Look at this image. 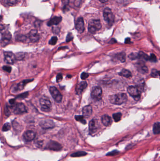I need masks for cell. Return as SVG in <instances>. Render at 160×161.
<instances>
[{
	"label": "cell",
	"mask_w": 160,
	"mask_h": 161,
	"mask_svg": "<svg viewBox=\"0 0 160 161\" xmlns=\"http://www.w3.org/2000/svg\"><path fill=\"white\" fill-rule=\"evenodd\" d=\"M62 79V74H59L57 75V82H61Z\"/></svg>",
	"instance_id": "ee69618b"
},
{
	"label": "cell",
	"mask_w": 160,
	"mask_h": 161,
	"mask_svg": "<svg viewBox=\"0 0 160 161\" xmlns=\"http://www.w3.org/2000/svg\"><path fill=\"white\" fill-rule=\"evenodd\" d=\"M144 1H150V0H144Z\"/></svg>",
	"instance_id": "f5cc1de1"
},
{
	"label": "cell",
	"mask_w": 160,
	"mask_h": 161,
	"mask_svg": "<svg viewBox=\"0 0 160 161\" xmlns=\"http://www.w3.org/2000/svg\"><path fill=\"white\" fill-rule=\"evenodd\" d=\"M10 104H14L15 103V99H10Z\"/></svg>",
	"instance_id": "c3c4849f"
},
{
	"label": "cell",
	"mask_w": 160,
	"mask_h": 161,
	"mask_svg": "<svg viewBox=\"0 0 160 161\" xmlns=\"http://www.w3.org/2000/svg\"><path fill=\"white\" fill-rule=\"evenodd\" d=\"M3 69L5 71L8 72V73H10L11 71V67H10V66H3Z\"/></svg>",
	"instance_id": "60d3db41"
},
{
	"label": "cell",
	"mask_w": 160,
	"mask_h": 161,
	"mask_svg": "<svg viewBox=\"0 0 160 161\" xmlns=\"http://www.w3.org/2000/svg\"><path fill=\"white\" fill-rule=\"evenodd\" d=\"M75 118L77 121H80L83 124H86V121L84 119L83 115H76Z\"/></svg>",
	"instance_id": "4316f807"
},
{
	"label": "cell",
	"mask_w": 160,
	"mask_h": 161,
	"mask_svg": "<svg viewBox=\"0 0 160 161\" xmlns=\"http://www.w3.org/2000/svg\"><path fill=\"white\" fill-rule=\"evenodd\" d=\"M15 58L16 60H20L24 59L25 57V54L24 52H19V53H17L15 55Z\"/></svg>",
	"instance_id": "484cf974"
},
{
	"label": "cell",
	"mask_w": 160,
	"mask_h": 161,
	"mask_svg": "<svg viewBox=\"0 0 160 161\" xmlns=\"http://www.w3.org/2000/svg\"><path fill=\"white\" fill-rule=\"evenodd\" d=\"M33 79H28L25 80H24L23 81H22L21 82H20L19 83L17 84V85L14 88V91L15 92H18V91H20L21 90H22L25 87V84L29 82H32Z\"/></svg>",
	"instance_id": "2e32d148"
},
{
	"label": "cell",
	"mask_w": 160,
	"mask_h": 161,
	"mask_svg": "<svg viewBox=\"0 0 160 161\" xmlns=\"http://www.w3.org/2000/svg\"><path fill=\"white\" fill-rule=\"evenodd\" d=\"M104 20L109 26H112L115 20V16L112 12L110 9L106 8L103 10V13Z\"/></svg>",
	"instance_id": "7a4b0ae2"
},
{
	"label": "cell",
	"mask_w": 160,
	"mask_h": 161,
	"mask_svg": "<svg viewBox=\"0 0 160 161\" xmlns=\"http://www.w3.org/2000/svg\"><path fill=\"white\" fill-rule=\"evenodd\" d=\"M153 132L155 134H159L160 132V124L159 122L155 123L153 126Z\"/></svg>",
	"instance_id": "7402d4cb"
},
{
	"label": "cell",
	"mask_w": 160,
	"mask_h": 161,
	"mask_svg": "<svg viewBox=\"0 0 160 161\" xmlns=\"http://www.w3.org/2000/svg\"><path fill=\"white\" fill-rule=\"evenodd\" d=\"M17 0H7V4L9 6H14L17 4Z\"/></svg>",
	"instance_id": "8d00e7d4"
},
{
	"label": "cell",
	"mask_w": 160,
	"mask_h": 161,
	"mask_svg": "<svg viewBox=\"0 0 160 161\" xmlns=\"http://www.w3.org/2000/svg\"><path fill=\"white\" fill-rule=\"evenodd\" d=\"M75 0H69V3H74Z\"/></svg>",
	"instance_id": "816d5d0a"
},
{
	"label": "cell",
	"mask_w": 160,
	"mask_h": 161,
	"mask_svg": "<svg viewBox=\"0 0 160 161\" xmlns=\"http://www.w3.org/2000/svg\"><path fill=\"white\" fill-rule=\"evenodd\" d=\"M87 86V83L86 81H83L79 83L76 87V92L78 94L81 93Z\"/></svg>",
	"instance_id": "ac0fdd59"
},
{
	"label": "cell",
	"mask_w": 160,
	"mask_h": 161,
	"mask_svg": "<svg viewBox=\"0 0 160 161\" xmlns=\"http://www.w3.org/2000/svg\"><path fill=\"white\" fill-rule=\"evenodd\" d=\"M119 74L121 76L126 77V78H129L131 76V74L130 71L128 70L123 69L121 71V72L119 73Z\"/></svg>",
	"instance_id": "44dd1931"
},
{
	"label": "cell",
	"mask_w": 160,
	"mask_h": 161,
	"mask_svg": "<svg viewBox=\"0 0 160 161\" xmlns=\"http://www.w3.org/2000/svg\"><path fill=\"white\" fill-rule=\"evenodd\" d=\"M151 75L153 77H157L159 76V71L155 69L152 70Z\"/></svg>",
	"instance_id": "1f68e13d"
},
{
	"label": "cell",
	"mask_w": 160,
	"mask_h": 161,
	"mask_svg": "<svg viewBox=\"0 0 160 161\" xmlns=\"http://www.w3.org/2000/svg\"><path fill=\"white\" fill-rule=\"evenodd\" d=\"M119 153V151L115 150H114V151H112V152H110L108 153H107L106 156H115L116 154H117Z\"/></svg>",
	"instance_id": "f35d334b"
},
{
	"label": "cell",
	"mask_w": 160,
	"mask_h": 161,
	"mask_svg": "<svg viewBox=\"0 0 160 161\" xmlns=\"http://www.w3.org/2000/svg\"><path fill=\"white\" fill-rule=\"evenodd\" d=\"M87 153L84 151H79L76 152V153H74L72 154L71 156L76 157H81V156H86Z\"/></svg>",
	"instance_id": "d4e9b609"
},
{
	"label": "cell",
	"mask_w": 160,
	"mask_h": 161,
	"mask_svg": "<svg viewBox=\"0 0 160 161\" xmlns=\"http://www.w3.org/2000/svg\"><path fill=\"white\" fill-rule=\"evenodd\" d=\"M102 91L101 87L96 86L93 88L91 92V97L95 100H100L101 98Z\"/></svg>",
	"instance_id": "52a82bcc"
},
{
	"label": "cell",
	"mask_w": 160,
	"mask_h": 161,
	"mask_svg": "<svg viewBox=\"0 0 160 161\" xmlns=\"http://www.w3.org/2000/svg\"><path fill=\"white\" fill-rule=\"evenodd\" d=\"M39 103L43 111L48 112L51 109V102L47 97H42L39 100Z\"/></svg>",
	"instance_id": "277c9868"
},
{
	"label": "cell",
	"mask_w": 160,
	"mask_h": 161,
	"mask_svg": "<svg viewBox=\"0 0 160 161\" xmlns=\"http://www.w3.org/2000/svg\"><path fill=\"white\" fill-rule=\"evenodd\" d=\"M27 109L25 105L23 103H17L14 108V113L16 114H22L26 113Z\"/></svg>",
	"instance_id": "ba28073f"
},
{
	"label": "cell",
	"mask_w": 160,
	"mask_h": 161,
	"mask_svg": "<svg viewBox=\"0 0 160 161\" xmlns=\"http://www.w3.org/2000/svg\"><path fill=\"white\" fill-rule=\"evenodd\" d=\"M131 42V39L130 38H126V40H125V43L126 44H128V43H130Z\"/></svg>",
	"instance_id": "bcb514c9"
},
{
	"label": "cell",
	"mask_w": 160,
	"mask_h": 161,
	"mask_svg": "<svg viewBox=\"0 0 160 161\" xmlns=\"http://www.w3.org/2000/svg\"><path fill=\"white\" fill-rule=\"evenodd\" d=\"M89 77V74L86 73H85L83 72L81 75V78L82 80H86L87 79L88 77Z\"/></svg>",
	"instance_id": "b9f144b4"
},
{
	"label": "cell",
	"mask_w": 160,
	"mask_h": 161,
	"mask_svg": "<svg viewBox=\"0 0 160 161\" xmlns=\"http://www.w3.org/2000/svg\"><path fill=\"white\" fill-rule=\"evenodd\" d=\"M62 18L61 17H52V18L49 20L47 23L48 26L50 27L53 25H57L59 24L62 21Z\"/></svg>",
	"instance_id": "9a60e30c"
},
{
	"label": "cell",
	"mask_w": 160,
	"mask_h": 161,
	"mask_svg": "<svg viewBox=\"0 0 160 161\" xmlns=\"http://www.w3.org/2000/svg\"><path fill=\"white\" fill-rule=\"evenodd\" d=\"M139 55V58H141L142 59L145 60H148L149 56L147 55L144 53L143 52H140L138 53Z\"/></svg>",
	"instance_id": "4dcf8cb0"
},
{
	"label": "cell",
	"mask_w": 160,
	"mask_h": 161,
	"mask_svg": "<svg viewBox=\"0 0 160 161\" xmlns=\"http://www.w3.org/2000/svg\"><path fill=\"white\" fill-rule=\"evenodd\" d=\"M116 39H112L110 41V42H109V43H116Z\"/></svg>",
	"instance_id": "7dc6e473"
},
{
	"label": "cell",
	"mask_w": 160,
	"mask_h": 161,
	"mask_svg": "<svg viewBox=\"0 0 160 161\" xmlns=\"http://www.w3.org/2000/svg\"><path fill=\"white\" fill-rule=\"evenodd\" d=\"M28 93L27 92H25L24 93H22V94L18 95L17 98L19 99H25V98H26L28 96Z\"/></svg>",
	"instance_id": "74e56055"
},
{
	"label": "cell",
	"mask_w": 160,
	"mask_h": 161,
	"mask_svg": "<svg viewBox=\"0 0 160 161\" xmlns=\"http://www.w3.org/2000/svg\"><path fill=\"white\" fill-rule=\"evenodd\" d=\"M16 39L17 41L24 42L26 40H27V37L24 35H19L17 36Z\"/></svg>",
	"instance_id": "83f0119b"
},
{
	"label": "cell",
	"mask_w": 160,
	"mask_h": 161,
	"mask_svg": "<svg viewBox=\"0 0 160 161\" xmlns=\"http://www.w3.org/2000/svg\"><path fill=\"white\" fill-rule=\"evenodd\" d=\"M62 2L64 7H65L69 4V0H62Z\"/></svg>",
	"instance_id": "7bdbcfd3"
},
{
	"label": "cell",
	"mask_w": 160,
	"mask_h": 161,
	"mask_svg": "<svg viewBox=\"0 0 160 161\" xmlns=\"http://www.w3.org/2000/svg\"><path fill=\"white\" fill-rule=\"evenodd\" d=\"M36 136V134L34 132L32 131H27L24 132L23 134V138L26 141H32L33 140Z\"/></svg>",
	"instance_id": "4fadbf2b"
},
{
	"label": "cell",
	"mask_w": 160,
	"mask_h": 161,
	"mask_svg": "<svg viewBox=\"0 0 160 161\" xmlns=\"http://www.w3.org/2000/svg\"><path fill=\"white\" fill-rule=\"evenodd\" d=\"M57 38L56 36H53L51 38V39L49 41V44L54 45L57 43Z\"/></svg>",
	"instance_id": "836d02e7"
},
{
	"label": "cell",
	"mask_w": 160,
	"mask_h": 161,
	"mask_svg": "<svg viewBox=\"0 0 160 161\" xmlns=\"http://www.w3.org/2000/svg\"><path fill=\"white\" fill-rule=\"evenodd\" d=\"M148 60L151 62H155L157 61V57L154 54H151L150 56L149 57Z\"/></svg>",
	"instance_id": "e575fe53"
},
{
	"label": "cell",
	"mask_w": 160,
	"mask_h": 161,
	"mask_svg": "<svg viewBox=\"0 0 160 161\" xmlns=\"http://www.w3.org/2000/svg\"><path fill=\"white\" fill-rule=\"evenodd\" d=\"M49 91L50 94L54 100L57 103H60L62 101V96L59 91L57 89V88L54 86L50 87Z\"/></svg>",
	"instance_id": "5b68a950"
},
{
	"label": "cell",
	"mask_w": 160,
	"mask_h": 161,
	"mask_svg": "<svg viewBox=\"0 0 160 161\" xmlns=\"http://www.w3.org/2000/svg\"><path fill=\"white\" fill-rule=\"evenodd\" d=\"M92 108L90 106H86L84 107L82 110V113L84 117H90L92 114Z\"/></svg>",
	"instance_id": "d6986e66"
},
{
	"label": "cell",
	"mask_w": 160,
	"mask_h": 161,
	"mask_svg": "<svg viewBox=\"0 0 160 161\" xmlns=\"http://www.w3.org/2000/svg\"><path fill=\"white\" fill-rule=\"evenodd\" d=\"M10 125L9 123H6L3 126L2 130L3 131H8L10 129Z\"/></svg>",
	"instance_id": "d590c367"
},
{
	"label": "cell",
	"mask_w": 160,
	"mask_h": 161,
	"mask_svg": "<svg viewBox=\"0 0 160 161\" xmlns=\"http://www.w3.org/2000/svg\"><path fill=\"white\" fill-rule=\"evenodd\" d=\"M128 93L130 95L133 99H135L136 100H138L141 98V94L137 87L130 86L128 87L127 89Z\"/></svg>",
	"instance_id": "8992f818"
},
{
	"label": "cell",
	"mask_w": 160,
	"mask_h": 161,
	"mask_svg": "<svg viewBox=\"0 0 160 161\" xmlns=\"http://www.w3.org/2000/svg\"><path fill=\"white\" fill-rule=\"evenodd\" d=\"M75 27L79 33L81 34L83 33L85 30V24L83 17H79L78 18L75 24Z\"/></svg>",
	"instance_id": "30bf717a"
},
{
	"label": "cell",
	"mask_w": 160,
	"mask_h": 161,
	"mask_svg": "<svg viewBox=\"0 0 160 161\" xmlns=\"http://www.w3.org/2000/svg\"><path fill=\"white\" fill-rule=\"evenodd\" d=\"M101 28V23L99 20H91L89 21L88 29L90 33L95 34L100 30Z\"/></svg>",
	"instance_id": "3957f363"
},
{
	"label": "cell",
	"mask_w": 160,
	"mask_h": 161,
	"mask_svg": "<svg viewBox=\"0 0 160 161\" xmlns=\"http://www.w3.org/2000/svg\"><path fill=\"white\" fill-rule=\"evenodd\" d=\"M5 113L6 115H7L10 114V111H9V110L8 109L7 107H5Z\"/></svg>",
	"instance_id": "f6af8a7d"
},
{
	"label": "cell",
	"mask_w": 160,
	"mask_h": 161,
	"mask_svg": "<svg viewBox=\"0 0 160 161\" xmlns=\"http://www.w3.org/2000/svg\"><path fill=\"white\" fill-rule=\"evenodd\" d=\"M4 60L9 64H13L16 61L15 55L11 52H4Z\"/></svg>",
	"instance_id": "8fae6325"
},
{
	"label": "cell",
	"mask_w": 160,
	"mask_h": 161,
	"mask_svg": "<svg viewBox=\"0 0 160 161\" xmlns=\"http://www.w3.org/2000/svg\"><path fill=\"white\" fill-rule=\"evenodd\" d=\"M47 148L50 150L58 151L62 149V145L58 142L54 141H51L48 142L47 146Z\"/></svg>",
	"instance_id": "7c38bea8"
},
{
	"label": "cell",
	"mask_w": 160,
	"mask_h": 161,
	"mask_svg": "<svg viewBox=\"0 0 160 161\" xmlns=\"http://www.w3.org/2000/svg\"><path fill=\"white\" fill-rule=\"evenodd\" d=\"M73 35H72V33H69V34H68L67 36V42H69L71 41L73 39Z\"/></svg>",
	"instance_id": "ab89813d"
},
{
	"label": "cell",
	"mask_w": 160,
	"mask_h": 161,
	"mask_svg": "<svg viewBox=\"0 0 160 161\" xmlns=\"http://www.w3.org/2000/svg\"><path fill=\"white\" fill-rule=\"evenodd\" d=\"M122 117V114L120 113H117L113 114V118L114 121L116 122L120 121Z\"/></svg>",
	"instance_id": "f1b7e54d"
},
{
	"label": "cell",
	"mask_w": 160,
	"mask_h": 161,
	"mask_svg": "<svg viewBox=\"0 0 160 161\" xmlns=\"http://www.w3.org/2000/svg\"><path fill=\"white\" fill-rule=\"evenodd\" d=\"M39 124L44 129H52L55 126L54 121L51 120H43L40 121Z\"/></svg>",
	"instance_id": "9c48e42d"
},
{
	"label": "cell",
	"mask_w": 160,
	"mask_h": 161,
	"mask_svg": "<svg viewBox=\"0 0 160 161\" xmlns=\"http://www.w3.org/2000/svg\"><path fill=\"white\" fill-rule=\"evenodd\" d=\"M11 35L9 31L5 32L3 33L2 37V39L3 41H10L11 39Z\"/></svg>",
	"instance_id": "cb8c5ba5"
},
{
	"label": "cell",
	"mask_w": 160,
	"mask_h": 161,
	"mask_svg": "<svg viewBox=\"0 0 160 161\" xmlns=\"http://www.w3.org/2000/svg\"><path fill=\"white\" fill-rule=\"evenodd\" d=\"M101 121L105 126H109L112 124V119L109 116L105 114L101 117Z\"/></svg>",
	"instance_id": "e0dca14e"
},
{
	"label": "cell",
	"mask_w": 160,
	"mask_h": 161,
	"mask_svg": "<svg viewBox=\"0 0 160 161\" xmlns=\"http://www.w3.org/2000/svg\"><path fill=\"white\" fill-rule=\"evenodd\" d=\"M4 28V26L3 25H0V30H2Z\"/></svg>",
	"instance_id": "f907efd6"
},
{
	"label": "cell",
	"mask_w": 160,
	"mask_h": 161,
	"mask_svg": "<svg viewBox=\"0 0 160 161\" xmlns=\"http://www.w3.org/2000/svg\"><path fill=\"white\" fill-rule=\"evenodd\" d=\"M89 130L90 133H94L97 130V125H96V121H94V120H92L90 121L89 124Z\"/></svg>",
	"instance_id": "ffe728a7"
},
{
	"label": "cell",
	"mask_w": 160,
	"mask_h": 161,
	"mask_svg": "<svg viewBox=\"0 0 160 161\" xmlns=\"http://www.w3.org/2000/svg\"><path fill=\"white\" fill-rule=\"evenodd\" d=\"M109 99L112 104L120 105L126 103L127 100V96L125 93H120L111 95L109 97Z\"/></svg>",
	"instance_id": "6da1fadb"
},
{
	"label": "cell",
	"mask_w": 160,
	"mask_h": 161,
	"mask_svg": "<svg viewBox=\"0 0 160 161\" xmlns=\"http://www.w3.org/2000/svg\"><path fill=\"white\" fill-rule=\"evenodd\" d=\"M129 58L131 60H135L139 58V55L138 53H132L129 55Z\"/></svg>",
	"instance_id": "f546056e"
},
{
	"label": "cell",
	"mask_w": 160,
	"mask_h": 161,
	"mask_svg": "<svg viewBox=\"0 0 160 161\" xmlns=\"http://www.w3.org/2000/svg\"><path fill=\"white\" fill-rule=\"evenodd\" d=\"M116 58L121 62H124L126 61V54L123 52L118 53L116 55Z\"/></svg>",
	"instance_id": "603a6c76"
},
{
	"label": "cell",
	"mask_w": 160,
	"mask_h": 161,
	"mask_svg": "<svg viewBox=\"0 0 160 161\" xmlns=\"http://www.w3.org/2000/svg\"><path fill=\"white\" fill-rule=\"evenodd\" d=\"M29 38L32 42H38L39 39V35L36 30H31L29 34Z\"/></svg>",
	"instance_id": "5bb4252c"
},
{
	"label": "cell",
	"mask_w": 160,
	"mask_h": 161,
	"mask_svg": "<svg viewBox=\"0 0 160 161\" xmlns=\"http://www.w3.org/2000/svg\"><path fill=\"white\" fill-rule=\"evenodd\" d=\"M138 70H139L140 72H141L142 74H147V73H148V67H147L145 66H141L139 68Z\"/></svg>",
	"instance_id": "d6a6232c"
},
{
	"label": "cell",
	"mask_w": 160,
	"mask_h": 161,
	"mask_svg": "<svg viewBox=\"0 0 160 161\" xmlns=\"http://www.w3.org/2000/svg\"><path fill=\"white\" fill-rule=\"evenodd\" d=\"M99 1H100L101 3H106V2H107L108 0H99Z\"/></svg>",
	"instance_id": "681fc988"
}]
</instances>
